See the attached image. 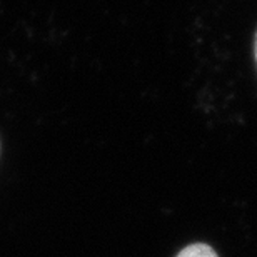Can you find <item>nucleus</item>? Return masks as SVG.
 I'll list each match as a JSON object with an SVG mask.
<instances>
[{"mask_svg": "<svg viewBox=\"0 0 257 257\" xmlns=\"http://www.w3.org/2000/svg\"><path fill=\"white\" fill-rule=\"evenodd\" d=\"M177 257H219V255L209 244L195 242V244L187 245V247H184L181 252L177 254Z\"/></svg>", "mask_w": 257, "mask_h": 257, "instance_id": "obj_1", "label": "nucleus"}, {"mask_svg": "<svg viewBox=\"0 0 257 257\" xmlns=\"http://www.w3.org/2000/svg\"><path fill=\"white\" fill-rule=\"evenodd\" d=\"M254 57H255V64H257V32L254 37Z\"/></svg>", "mask_w": 257, "mask_h": 257, "instance_id": "obj_2", "label": "nucleus"}]
</instances>
